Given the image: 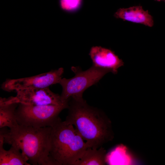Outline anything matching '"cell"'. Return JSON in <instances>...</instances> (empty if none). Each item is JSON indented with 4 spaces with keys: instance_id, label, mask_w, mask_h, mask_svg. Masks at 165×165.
<instances>
[{
    "instance_id": "obj_10",
    "label": "cell",
    "mask_w": 165,
    "mask_h": 165,
    "mask_svg": "<svg viewBox=\"0 0 165 165\" xmlns=\"http://www.w3.org/2000/svg\"><path fill=\"white\" fill-rule=\"evenodd\" d=\"M2 135L0 133V165H30L28 158L17 147L11 145L8 150H5Z\"/></svg>"
},
{
    "instance_id": "obj_3",
    "label": "cell",
    "mask_w": 165,
    "mask_h": 165,
    "mask_svg": "<svg viewBox=\"0 0 165 165\" xmlns=\"http://www.w3.org/2000/svg\"><path fill=\"white\" fill-rule=\"evenodd\" d=\"M51 127L50 157L58 165H74L88 148L85 141L73 125L60 118Z\"/></svg>"
},
{
    "instance_id": "obj_1",
    "label": "cell",
    "mask_w": 165,
    "mask_h": 165,
    "mask_svg": "<svg viewBox=\"0 0 165 165\" xmlns=\"http://www.w3.org/2000/svg\"><path fill=\"white\" fill-rule=\"evenodd\" d=\"M70 99L64 121L75 126L88 148H98L112 139L111 122L103 111L89 105L83 98Z\"/></svg>"
},
{
    "instance_id": "obj_6",
    "label": "cell",
    "mask_w": 165,
    "mask_h": 165,
    "mask_svg": "<svg viewBox=\"0 0 165 165\" xmlns=\"http://www.w3.org/2000/svg\"><path fill=\"white\" fill-rule=\"evenodd\" d=\"M64 72V68H60L33 76L8 79L2 84L1 88L5 91L10 92L25 88H48L51 85L59 83Z\"/></svg>"
},
{
    "instance_id": "obj_15",
    "label": "cell",
    "mask_w": 165,
    "mask_h": 165,
    "mask_svg": "<svg viewBox=\"0 0 165 165\" xmlns=\"http://www.w3.org/2000/svg\"><path fill=\"white\" fill-rule=\"evenodd\" d=\"M157 1L160 2V1H163L165 2V0H155Z\"/></svg>"
},
{
    "instance_id": "obj_14",
    "label": "cell",
    "mask_w": 165,
    "mask_h": 165,
    "mask_svg": "<svg viewBox=\"0 0 165 165\" xmlns=\"http://www.w3.org/2000/svg\"><path fill=\"white\" fill-rule=\"evenodd\" d=\"M82 2V0H60V5L63 11L71 12L78 9Z\"/></svg>"
},
{
    "instance_id": "obj_2",
    "label": "cell",
    "mask_w": 165,
    "mask_h": 165,
    "mask_svg": "<svg viewBox=\"0 0 165 165\" xmlns=\"http://www.w3.org/2000/svg\"><path fill=\"white\" fill-rule=\"evenodd\" d=\"M0 128L4 143L18 148L33 165H58L50 157L51 127H35L18 124L6 130Z\"/></svg>"
},
{
    "instance_id": "obj_8",
    "label": "cell",
    "mask_w": 165,
    "mask_h": 165,
    "mask_svg": "<svg viewBox=\"0 0 165 165\" xmlns=\"http://www.w3.org/2000/svg\"><path fill=\"white\" fill-rule=\"evenodd\" d=\"M89 55L93 65L109 70L114 74H116L118 69L124 65L122 60L113 51L101 46H93L90 50Z\"/></svg>"
},
{
    "instance_id": "obj_7",
    "label": "cell",
    "mask_w": 165,
    "mask_h": 165,
    "mask_svg": "<svg viewBox=\"0 0 165 165\" xmlns=\"http://www.w3.org/2000/svg\"><path fill=\"white\" fill-rule=\"evenodd\" d=\"M16 91L15 97H9L12 102L30 105H62L69 103L63 102L60 95L52 92L49 87L25 88Z\"/></svg>"
},
{
    "instance_id": "obj_4",
    "label": "cell",
    "mask_w": 165,
    "mask_h": 165,
    "mask_svg": "<svg viewBox=\"0 0 165 165\" xmlns=\"http://www.w3.org/2000/svg\"><path fill=\"white\" fill-rule=\"evenodd\" d=\"M72 69L75 74L74 76L68 79L62 78L59 83L62 88L60 96L63 102L69 101L71 98L82 99L83 94L86 89L98 82L106 73L111 72L109 70L93 65L84 71L76 67H73Z\"/></svg>"
},
{
    "instance_id": "obj_5",
    "label": "cell",
    "mask_w": 165,
    "mask_h": 165,
    "mask_svg": "<svg viewBox=\"0 0 165 165\" xmlns=\"http://www.w3.org/2000/svg\"><path fill=\"white\" fill-rule=\"evenodd\" d=\"M68 104L44 105L19 104L15 112L16 119L20 125L37 128L52 127L60 118L61 112L68 108Z\"/></svg>"
},
{
    "instance_id": "obj_11",
    "label": "cell",
    "mask_w": 165,
    "mask_h": 165,
    "mask_svg": "<svg viewBox=\"0 0 165 165\" xmlns=\"http://www.w3.org/2000/svg\"><path fill=\"white\" fill-rule=\"evenodd\" d=\"M19 104L9 101L6 98H0V128L9 127L10 129L18 123L15 112Z\"/></svg>"
},
{
    "instance_id": "obj_13",
    "label": "cell",
    "mask_w": 165,
    "mask_h": 165,
    "mask_svg": "<svg viewBox=\"0 0 165 165\" xmlns=\"http://www.w3.org/2000/svg\"><path fill=\"white\" fill-rule=\"evenodd\" d=\"M108 161L112 164L131 165L134 163L131 155L127 148L123 145L119 146L107 156Z\"/></svg>"
},
{
    "instance_id": "obj_12",
    "label": "cell",
    "mask_w": 165,
    "mask_h": 165,
    "mask_svg": "<svg viewBox=\"0 0 165 165\" xmlns=\"http://www.w3.org/2000/svg\"><path fill=\"white\" fill-rule=\"evenodd\" d=\"M107 154L102 146L98 148H87L74 165H104L107 162Z\"/></svg>"
},
{
    "instance_id": "obj_9",
    "label": "cell",
    "mask_w": 165,
    "mask_h": 165,
    "mask_svg": "<svg viewBox=\"0 0 165 165\" xmlns=\"http://www.w3.org/2000/svg\"><path fill=\"white\" fill-rule=\"evenodd\" d=\"M114 16L123 20L140 24L149 27H152L154 25L152 16L148 10H144L140 6L120 8L115 13Z\"/></svg>"
}]
</instances>
